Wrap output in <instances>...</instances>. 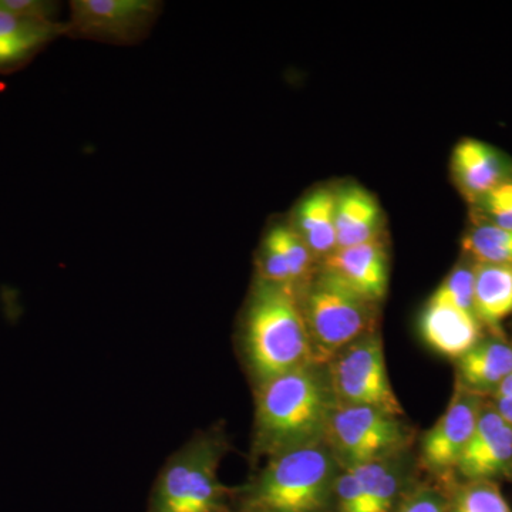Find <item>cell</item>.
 I'll list each match as a JSON object with an SVG mask.
<instances>
[{"instance_id":"obj_1","label":"cell","mask_w":512,"mask_h":512,"mask_svg":"<svg viewBox=\"0 0 512 512\" xmlns=\"http://www.w3.org/2000/svg\"><path fill=\"white\" fill-rule=\"evenodd\" d=\"M338 407L328 365L313 362L255 389L252 453L274 458L326 443Z\"/></svg>"},{"instance_id":"obj_2","label":"cell","mask_w":512,"mask_h":512,"mask_svg":"<svg viewBox=\"0 0 512 512\" xmlns=\"http://www.w3.org/2000/svg\"><path fill=\"white\" fill-rule=\"evenodd\" d=\"M239 353L254 389L316 362L295 288L256 278L242 315Z\"/></svg>"},{"instance_id":"obj_3","label":"cell","mask_w":512,"mask_h":512,"mask_svg":"<svg viewBox=\"0 0 512 512\" xmlns=\"http://www.w3.org/2000/svg\"><path fill=\"white\" fill-rule=\"evenodd\" d=\"M340 471L328 443L289 451L234 488V503L261 512H330Z\"/></svg>"},{"instance_id":"obj_4","label":"cell","mask_w":512,"mask_h":512,"mask_svg":"<svg viewBox=\"0 0 512 512\" xmlns=\"http://www.w3.org/2000/svg\"><path fill=\"white\" fill-rule=\"evenodd\" d=\"M228 439L224 429L212 426L192 434L165 460L158 471L147 512H228L234 488L221 483L218 471Z\"/></svg>"},{"instance_id":"obj_5","label":"cell","mask_w":512,"mask_h":512,"mask_svg":"<svg viewBox=\"0 0 512 512\" xmlns=\"http://www.w3.org/2000/svg\"><path fill=\"white\" fill-rule=\"evenodd\" d=\"M298 295L316 362L328 365L340 350L373 332L375 303L328 269L309 278Z\"/></svg>"},{"instance_id":"obj_6","label":"cell","mask_w":512,"mask_h":512,"mask_svg":"<svg viewBox=\"0 0 512 512\" xmlns=\"http://www.w3.org/2000/svg\"><path fill=\"white\" fill-rule=\"evenodd\" d=\"M400 419L375 407L338 403L326 443L343 470L396 456L409 441Z\"/></svg>"},{"instance_id":"obj_7","label":"cell","mask_w":512,"mask_h":512,"mask_svg":"<svg viewBox=\"0 0 512 512\" xmlns=\"http://www.w3.org/2000/svg\"><path fill=\"white\" fill-rule=\"evenodd\" d=\"M328 367L339 404L375 407L392 416H403L402 404L387 375L382 339L375 332L340 350Z\"/></svg>"},{"instance_id":"obj_8","label":"cell","mask_w":512,"mask_h":512,"mask_svg":"<svg viewBox=\"0 0 512 512\" xmlns=\"http://www.w3.org/2000/svg\"><path fill=\"white\" fill-rule=\"evenodd\" d=\"M161 9L157 0H73L67 35L111 45H136L147 37Z\"/></svg>"},{"instance_id":"obj_9","label":"cell","mask_w":512,"mask_h":512,"mask_svg":"<svg viewBox=\"0 0 512 512\" xmlns=\"http://www.w3.org/2000/svg\"><path fill=\"white\" fill-rule=\"evenodd\" d=\"M483 410L478 393L457 383L446 413L421 440V460L430 473L447 476L456 470L473 437Z\"/></svg>"},{"instance_id":"obj_10","label":"cell","mask_w":512,"mask_h":512,"mask_svg":"<svg viewBox=\"0 0 512 512\" xmlns=\"http://www.w3.org/2000/svg\"><path fill=\"white\" fill-rule=\"evenodd\" d=\"M511 461L512 424L495 407L481 410L457 473L466 481H493L507 470Z\"/></svg>"},{"instance_id":"obj_11","label":"cell","mask_w":512,"mask_h":512,"mask_svg":"<svg viewBox=\"0 0 512 512\" xmlns=\"http://www.w3.org/2000/svg\"><path fill=\"white\" fill-rule=\"evenodd\" d=\"M323 269L340 276L370 302L382 301L386 295L389 268L380 238L356 247L335 249L323 259Z\"/></svg>"},{"instance_id":"obj_12","label":"cell","mask_w":512,"mask_h":512,"mask_svg":"<svg viewBox=\"0 0 512 512\" xmlns=\"http://www.w3.org/2000/svg\"><path fill=\"white\" fill-rule=\"evenodd\" d=\"M63 35H67L66 23L37 22L0 10V74L23 69Z\"/></svg>"},{"instance_id":"obj_13","label":"cell","mask_w":512,"mask_h":512,"mask_svg":"<svg viewBox=\"0 0 512 512\" xmlns=\"http://www.w3.org/2000/svg\"><path fill=\"white\" fill-rule=\"evenodd\" d=\"M420 330L431 349L451 359H460L480 342L477 316L443 303H427L421 315Z\"/></svg>"},{"instance_id":"obj_14","label":"cell","mask_w":512,"mask_h":512,"mask_svg":"<svg viewBox=\"0 0 512 512\" xmlns=\"http://www.w3.org/2000/svg\"><path fill=\"white\" fill-rule=\"evenodd\" d=\"M362 491V511L394 512L413 490L410 471L399 454L353 468Z\"/></svg>"},{"instance_id":"obj_15","label":"cell","mask_w":512,"mask_h":512,"mask_svg":"<svg viewBox=\"0 0 512 512\" xmlns=\"http://www.w3.org/2000/svg\"><path fill=\"white\" fill-rule=\"evenodd\" d=\"M382 212L376 198L359 185L335 192L336 249L380 238Z\"/></svg>"},{"instance_id":"obj_16","label":"cell","mask_w":512,"mask_h":512,"mask_svg":"<svg viewBox=\"0 0 512 512\" xmlns=\"http://www.w3.org/2000/svg\"><path fill=\"white\" fill-rule=\"evenodd\" d=\"M291 227L313 258H328L336 249L335 192L328 188L309 192L296 207Z\"/></svg>"},{"instance_id":"obj_17","label":"cell","mask_w":512,"mask_h":512,"mask_svg":"<svg viewBox=\"0 0 512 512\" xmlns=\"http://www.w3.org/2000/svg\"><path fill=\"white\" fill-rule=\"evenodd\" d=\"M512 373V346L500 340L478 342L458 359V383L480 394L498 389Z\"/></svg>"},{"instance_id":"obj_18","label":"cell","mask_w":512,"mask_h":512,"mask_svg":"<svg viewBox=\"0 0 512 512\" xmlns=\"http://www.w3.org/2000/svg\"><path fill=\"white\" fill-rule=\"evenodd\" d=\"M474 309L480 323L497 329L512 313V266H474Z\"/></svg>"},{"instance_id":"obj_19","label":"cell","mask_w":512,"mask_h":512,"mask_svg":"<svg viewBox=\"0 0 512 512\" xmlns=\"http://www.w3.org/2000/svg\"><path fill=\"white\" fill-rule=\"evenodd\" d=\"M454 170L461 187L471 195H487L503 183V164L493 148L476 140L461 141L454 150Z\"/></svg>"},{"instance_id":"obj_20","label":"cell","mask_w":512,"mask_h":512,"mask_svg":"<svg viewBox=\"0 0 512 512\" xmlns=\"http://www.w3.org/2000/svg\"><path fill=\"white\" fill-rule=\"evenodd\" d=\"M447 512H512L494 481H466L446 497Z\"/></svg>"},{"instance_id":"obj_21","label":"cell","mask_w":512,"mask_h":512,"mask_svg":"<svg viewBox=\"0 0 512 512\" xmlns=\"http://www.w3.org/2000/svg\"><path fill=\"white\" fill-rule=\"evenodd\" d=\"M464 249L478 264L512 266V231L494 224L483 225L467 235Z\"/></svg>"},{"instance_id":"obj_22","label":"cell","mask_w":512,"mask_h":512,"mask_svg":"<svg viewBox=\"0 0 512 512\" xmlns=\"http://www.w3.org/2000/svg\"><path fill=\"white\" fill-rule=\"evenodd\" d=\"M281 252L282 258L288 265L292 285L296 291L311 278L313 258L302 238L293 231L291 225H276L265 237Z\"/></svg>"},{"instance_id":"obj_23","label":"cell","mask_w":512,"mask_h":512,"mask_svg":"<svg viewBox=\"0 0 512 512\" xmlns=\"http://www.w3.org/2000/svg\"><path fill=\"white\" fill-rule=\"evenodd\" d=\"M431 303H443L476 316L474 309V268L458 266L431 296Z\"/></svg>"},{"instance_id":"obj_24","label":"cell","mask_w":512,"mask_h":512,"mask_svg":"<svg viewBox=\"0 0 512 512\" xmlns=\"http://www.w3.org/2000/svg\"><path fill=\"white\" fill-rule=\"evenodd\" d=\"M0 10L18 18L37 22H60V5L49 0H0Z\"/></svg>"},{"instance_id":"obj_25","label":"cell","mask_w":512,"mask_h":512,"mask_svg":"<svg viewBox=\"0 0 512 512\" xmlns=\"http://www.w3.org/2000/svg\"><path fill=\"white\" fill-rule=\"evenodd\" d=\"M394 512H447L446 497L437 488L414 485Z\"/></svg>"},{"instance_id":"obj_26","label":"cell","mask_w":512,"mask_h":512,"mask_svg":"<svg viewBox=\"0 0 512 512\" xmlns=\"http://www.w3.org/2000/svg\"><path fill=\"white\" fill-rule=\"evenodd\" d=\"M485 208H487L488 214L493 218L494 225L497 227L510 229L512 231V207L511 205L503 204L491 200V198L484 197Z\"/></svg>"},{"instance_id":"obj_27","label":"cell","mask_w":512,"mask_h":512,"mask_svg":"<svg viewBox=\"0 0 512 512\" xmlns=\"http://www.w3.org/2000/svg\"><path fill=\"white\" fill-rule=\"evenodd\" d=\"M484 197L503 202V204L511 205L512 207V183H501L498 187H495L493 191L484 195Z\"/></svg>"},{"instance_id":"obj_28","label":"cell","mask_w":512,"mask_h":512,"mask_svg":"<svg viewBox=\"0 0 512 512\" xmlns=\"http://www.w3.org/2000/svg\"><path fill=\"white\" fill-rule=\"evenodd\" d=\"M494 407L507 423L512 424V397H501V399H497Z\"/></svg>"},{"instance_id":"obj_29","label":"cell","mask_w":512,"mask_h":512,"mask_svg":"<svg viewBox=\"0 0 512 512\" xmlns=\"http://www.w3.org/2000/svg\"><path fill=\"white\" fill-rule=\"evenodd\" d=\"M495 397H497V399H501V397H512V373L510 376L505 377L504 382L495 390Z\"/></svg>"},{"instance_id":"obj_30","label":"cell","mask_w":512,"mask_h":512,"mask_svg":"<svg viewBox=\"0 0 512 512\" xmlns=\"http://www.w3.org/2000/svg\"><path fill=\"white\" fill-rule=\"evenodd\" d=\"M228 512H261V511L255 510V508L245 507V505L234 503V505H232L231 510H229Z\"/></svg>"}]
</instances>
